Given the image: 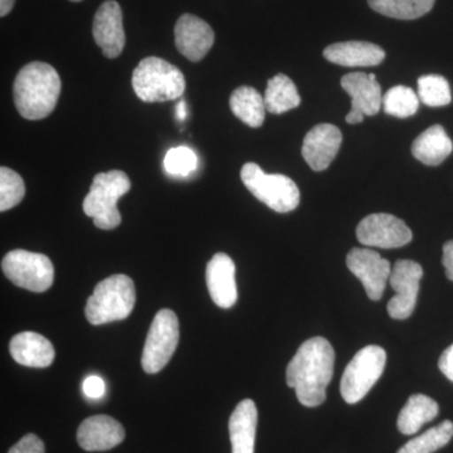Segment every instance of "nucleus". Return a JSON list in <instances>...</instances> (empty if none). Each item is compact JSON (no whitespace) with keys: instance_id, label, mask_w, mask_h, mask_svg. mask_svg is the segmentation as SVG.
Here are the masks:
<instances>
[{"instance_id":"nucleus-1","label":"nucleus","mask_w":453,"mask_h":453,"mask_svg":"<svg viewBox=\"0 0 453 453\" xmlns=\"http://www.w3.org/2000/svg\"><path fill=\"white\" fill-rule=\"evenodd\" d=\"M335 351L326 339L306 340L286 369L288 386L295 389L305 407H318L326 399V388L333 380Z\"/></svg>"},{"instance_id":"nucleus-2","label":"nucleus","mask_w":453,"mask_h":453,"mask_svg":"<svg viewBox=\"0 0 453 453\" xmlns=\"http://www.w3.org/2000/svg\"><path fill=\"white\" fill-rule=\"evenodd\" d=\"M61 88V77L52 65L32 62L17 74L14 105L27 120H42L56 109Z\"/></svg>"},{"instance_id":"nucleus-3","label":"nucleus","mask_w":453,"mask_h":453,"mask_svg":"<svg viewBox=\"0 0 453 453\" xmlns=\"http://www.w3.org/2000/svg\"><path fill=\"white\" fill-rule=\"evenodd\" d=\"M183 73L159 57L142 59L133 73V88L144 103H165L177 100L186 91Z\"/></svg>"},{"instance_id":"nucleus-4","label":"nucleus","mask_w":453,"mask_h":453,"mask_svg":"<svg viewBox=\"0 0 453 453\" xmlns=\"http://www.w3.org/2000/svg\"><path fill=\"white\" fill-rule=\"evenodd\" d=\"M136 303L135 285L127 275H113L103 280L88 297L85 314L88 323L103 325L125 320Z\"/></svg>"},{"instance_id":"nucleus-5","label":"nucleus","mask_w":453,"mask_h":453,"mask_svg":"<svg viewBox=\"0 0 453 453\" xmlns=\"http://www.w3.org/2000/svg\"><path fill=\"white\" fill-rule=\"evenodd\" d=\"M130 188V179L121 170L98 173L83 201V211L94 219L97 228L105 231L115 229L121 223V214L118 210L119 199L127 195Z\"/></svg>"},{"instance_id":"nucleus-6","label":"nucleus","mask_w":453,"mask_h":453,"mask_svg":"<svg viewBox=\"0 0 453 453\" xmlns=\"http://www.w3.org/2000/svg\"><path fill=\"white\" fill-rule=\"evenodd\" d=\"M244 187L259 202L279 213H288L300 204V190L291 178L282 174H266L256 163H247L241 170Z\"/></svg>"},{"instance_id":"nucleus-7","label":"nucleus","mask_w":453,"mask_h":453,"mask_svg":"<svg viewBox=\"0 0 453 453\" xmlns=\"http://www.w3.org/2000/svg\"><path fill=\"white\" fill-rule=\"evenodd\" d=\"M387 353L378 345H369L357 351L342 374L340 392L349 404L362 401L386 368Z\"/></svg>"},{"instance_id":"nucleus-8","label":"nucleus","mask_w":453,"mask_h":453,"mask_svg":"<svg viewBox=\"0 0 453 453\" xmlns=\"http://www.w3.org/2000/svg\"><path fill=\"white\" fill-rule=\"evenodd\" d=\"M4 275L18 288L32 292L49 290L55 280V268L46 255L14 250L2 261Z\"/></svg>"},{"instance_id":"nucleus-9","label":"nucleus","mask_w":453,"mask_h":453,"mask_svg":"<svg viewBox=\"0 0 453 453\" xmlns=\"http://www.w3.org/2000/svg\"><path fill=\"white\" fill-rule=\"evenodd\" d=\"M179 342V321L172 310L163 309L155 315L142 350V369L155 374L168 365Z\"/></svg>"},{"instance_id":"nucleus-10","label":"nucleus","mask_w":453,"mask_h":453,"mask_svg":"<svg viewBox=\"0 0 453 453\" xmlns=\"http://www.w3.org/2000/svg\"><path fill=\"white\" fill-rule=\"evenodd\" d=\"M423 268L411 259H399L390 273L389 282L395 295L389 300L388 314L395 320H405L413 314L418 297Z\"/></svg>"},{"instance_id":"nucleus-11","label":"nucleus","mask_w":453,"mask_h":453,"mask_svg":"<svg viewBox=\"0 0 453 453\" xmlns=\"http://www.w3.org/2000/svg\"><path fill=\"white\" fill-rule=\"evenodd\" d=\"M360 243L380 249H399L412 241V231L403 220L388 213L365 217L357 228Z\"/></svg>"},{"instance_id":"nucleus-12","label":"nucleus","mask_w":453,"mask_h":453,"mask_svg":"<svg viewBox=\"0 0 453 453\" xmlns=\"http://www.w3.org/2000/svg\"><path fill=\"white\" fill-rule=\"evenodd\" d=\"M342 88L351 97V110L347 115L348 124L365 121V116H374L383 105L381 88L374 73H353L342 79Z\"/></svg>"},{"instance_id":"nucleus-13","label":"nucleus","mask_w":453,"mask_h":453,"mask_svg":"<svg viewBox=\"0 0 453 453\" xmlns=\"http://www.w3.org/2000/svg\"><path fill=\"white\" fill-rule=\"evenodd\" d=\"M347 266L362 281L369 299L380 301L392 273L388 259L372 250L353 249L348 253Z\"/></svg>"},{"instance_id":"nucleus-14","label":"nucleus","mask_w":453,"mask_h":453,"mask_svg":"<svg viewBox=\"0 0 453 453\" xmlns=\"http://www.w3.org/2000/svg\"><path fill=\"white\" fill-rule=\"evenodd\" d=\"M92 33L104 56L116 58L121 55L127 37L122 25V11L118 2L107 0L100 5L95 14Z\"/></svg>"},{"instance_id":"nucleus-15","label":"nucleus","mask_w":453,"mask_h":453,"mask_svg":"<svg viewBox=\"0 0 453 453\" xmlns=\"http://www.w3.org/2000/svg\"><path fill=\"white\" fill-rule=\"evenodd\" d=\"M175 46L189 61L199 62L207 56L214 44L211 27L193 14L179 18L174 29Z\"/></svg>"},{"instance_id":"nucleus-16","label":"nucleus","mask_w":453,"mask_h":453,"mask_svg":"<svg viewBox=\"0 0 453 453\" xmlns=\"http://www.w3.org/2000/svg\"><path fill=\"white\" fill-rule=\"evenodd\" d=\"M342 135L332 124L316 125L303 139V159L315 172H324L335 159L342 146Z\"/></svg>"},{"instance_id":"nucleus-17","label":"nucleus","mask_w":453,"mask_h":453,"mask_svg":"<svg viewBox=\"0 0 453 453\" xmlns=\"http://www.w3.org/2000/svg\"><path fill=\"white\" fill-rule=\"evenodd\" d=\"M125 440V429L112 417L92 416L77 431V441L85 451H109Z\"/></svg>"},{"instance_id":"nucleus-18","label":"nucleus","mask_w":453,"mask_h":453,"mask_svg":"<svg viewBox=\"0 0 453 453\" xmlns=\"http://www.w3.org/2000/svg\"><path fill=\"white\" fill-rule=\"evenodd\" d=\"M208 291L213 303L222 309H229L237 303L238 292L235 283L234 259L226 253H216L211 257L205 273Z\"/></svg>"},{"instance_id":"nucleus-19","label":"nucleus","mask_w":453,"mask_h":453,"mask_svg":"<svg viewBox=\"0 0 453 453\" xmlns=\"http://www.w3.org/2000/svg\"><path fill=\"white\" fill-rule=\"evenodd\" d=\"M324 57L332 64L344 67H372L384 61L386 52L369 42L349 41L326 47Z\"/></svg>"},{"instance_id":"nucleus-20","label":"nucleus","mask_w":453,"mask_h":453,"mask_svg":"<svg viewBox=\"0 0 453 453\" xmlns=\"http://www.w3.org/2000/svg\"><path fill=\"white\" fill-rule=\"evenodd\" d=\"M11 356L18 365L29 368H47L55 360V348L49 339L33 332L17 334L9 344Z\"/></svg>"},{"instance_id":"nucleus-21","label":"nucleus","mask_w":453,"mask_h":453,"mask_svg":"<svg viewBox=\"0 0 453 453\" xmlns=\"http://www.w3.org/2000/svg\"><path fill=\"white\" fill-rule=\"evenodd\" d=\"M257 421V407L252 399L238 403L229 418L232 453H255Z\"/></svg>"},{"instance_id":"nucleus-22","label":"nucleus","mask_w":453,"mask_h":453,"mask_svg":"<svg viewBox=\"0 0 453 453\" xmlns=\"http://www.w3.org/2000/svg\"><path fill=\"white\" fill-rule=\"evenodd\" d=\"M453 150L452 140L441 125H434L423 131L414 140L412 154L419 162L426 165L436 166L445 162Z\"/></svg>"},{"instance_id":"nucleus-23","label":"nucleus","mask_w":453,"mask_h":453,"mask_svg":"<svg viewBox=\"0 0 453 453\" xmlns=\"http://www.w3.org/2000/svg\"><path fill=\"white\" fill-rule=\"evenodd\" d=\"M438 404L436 401L425 395H414L410 396L407 403L402 408L398 416V427L401 434L405 436L417 434L426 425L436 418Z\"/></svg>"},{"instance_id":"nucleus-24","label":"nucleus","mask_w":453,"mask_h":453,"mask_svg":"<svg viewBox=\"0 0 453 453\" xmlns=\"http://www.w3.org/2000/svg\"><path fill=\"white\" fill-rule=\"evenodd\" d=\"M229 106H231L232 112L250 127L257 129L264 124L267 110L265 105V98L261 96L257 89L250 88V86H242V88L234 89L229 98Z\"/></svg>"},{"instance_id":"nucleus-25","label":"nucleus","mask_w":453,"mask_h":453,"mask_svg":"<svg viewBox=\"0 0 453 453\" xmlns=\"http://www.w3.org/2000/svg\"><path fill=\"white\" fill-rule=\"evenodd\" d=\"M265 105L268 112L281 115L300 106L301 97L296 86L286 74H276L268 80L265 92Z\"/></svg>"},{"instance_id":"nucleus-26","label":"nucleus","mask_w":453,"mask_h":453,"mask_svg":"<svg viewBox=\"0 0 453 453\" xmlns=\"http://www.w3.org/2000/svg\"><path fill=\"white\" fill-rule=\"evenodd\" d=\"M436 0H368L372 11L395 19L412 20L431 12Z\"/></svg>"},{"instance_id":"nucleus-27","label":"nucleus","mask_w":453,"mask_h":453,"mask_svg":"<svg viewBox=\"0 0 453 453\" xmlns=\"http://www.w3.org/2000/svg\"><path fill=\"white\" fill-rule=\"evenodd\" d=\"M453 437V423L443 421L436 427L428 429L421 436L405 443L396 453H434L445 447Z\"/></svg>"},{"instance_id":"nucleus-28","label":"nucleus","mask_w":453,"mask_h":453,"mask_svg":"<svg viewBox=\"0 0 453 453\" xmlns=\"http://www.w3.org/2000/svg\"><path fill=\"white\" fill-rule=\"evenodd\" d=\"M384 111L398 119H407L418 111L419 97L417 92L405 86H395L383 96Z\"/></svg>"},{"instance_id":"nucleus-29","label":"nucleus","mask_w":453,"mask_h":453,"mask_svg":"<svg viewBox=\"0 0 453 453\" xmlns=\"http://www.w3.org/2000/svg\"><path fill=\"white\" fill-rule=\"evenodd\" d=\"M419 101L429 107H442L452 101L451 88L445 77L426 74L418 79Z\"/></svg>"},{"instance_id":"nucleus-30","label":"nucleus","mask_w":453,"mask_h":453,"mask_svg":"<svg viewBox=\"0 0 453 453\" xmlns=\"http://www.w3.org/2000/svg\"><path fill=\"white\" fill-rule=\"evenodd\" d=\"M26 196V186L22 177L14 170L0 168V211L16 207Z\"/></svg>"},{"instance_id":"nucleus-31","label":"nucleus","mask_w":453,"mask_h":453,"mask_svg":"<svg viewBox=\"0 0 453 453\" xmlns=\"http://www.w3.org/2000/svg\"><path fill=\"white\" fill-rule=\"evenodd\" d=\"M198 157L188 146L170 149L164 157V168L173 177L186 178L198 168Z\"/></svg>"},{"instance_id":"nucleus-32","label":"nucleus","mask_w":453,"mask_h":453,"mask_svg":"<svg viewBox=\"0 0 453 453\" xmlns=\"http://www.w3.org/2000/svg\"><path fill=\"white\" fill-rule=\"evenodd\" d=\"M46 447L40 437L35 434H26L19 442L16 443L8 453H44Z\"/></svg>"},{"instance_id":"nucleus-33","label":"nucleus","mask_w":453,"mask_h":453,"mask_svg":"<svg viewBox=\"0 0 453 453\" xmlns=\"http://www.w3.org/2000/svg\"><path fill=\"white\" fill-rule=\"evenodd\" d=\"M105 381L97 375H91L83 381V392L91 399H98L105 395Z\"/></svg>"},{"instance_id":"nucleus-34","label":"nucleus","mask_w":453,"mask_h":453,"mask_svg":"<svg viewBox=\"0 0 453 453\" xmlns=\"http://www.w3.org/2000/svg\"><path fill=\"white\" fill-rule=\"evenodd\" d=\"M438 366H440V371L443 372L447 380L453 381V344L443 351L442 356L438 360Z\"/></svg>"},{"instance_id":"nucleus-35","label":"nucleus","mask_w":453,"mask_h":453,"mask_svg":"<svg viewBox=\"0 0 453 453\" xmlns=\"http://www.w3.org/2000/svg\"><path fill=\"white\" fill-rule=\"evenodd\" d=\"M442 264L446 268L447 279L453 281V241H449L443 246Z\"/></svg>"},{"instance_id":"nucleus-36","label":"nucleus","mask_w":453,"mask_h":453,"mask_svg":"<svg viewBox=\"0 0 453 453\" xmlns=\"http://www.w3.org/2000/svg\"><path fill=\"white\" fill-rule=\"evenodd\" d=\"M16 0H0V17L8 16L14 7Z\"/></svg>"},{"instance_id":"nucleus-37","label":"nucleus","mask_w":453,"mask_h":453,"mask_svg":"<svg viewBox=\"0 0 453 453\" xmlns=\"http://www.w3.org/2000/svg\"><path fill=\"white\" fill-rule=\"evenodd\" d=\"M175 113H177V118L179 119V120H186V119L188 118V107L186 101H179L177 105V112Z\"/></svg>"},{"instance_id":"nucleus-38","label":"nucleus","mask_w":453,"mask_h":453,"mask_svg":"<svg viewBox=\"0 0 453 453\" xmlns=\"http://www.w3.org/2000/svg\"><path fill=\"white\" fill-rule=\"evenodd\" d=\"M71 2H82V0H71Z\"/></svg>"}]
</instances>
